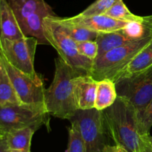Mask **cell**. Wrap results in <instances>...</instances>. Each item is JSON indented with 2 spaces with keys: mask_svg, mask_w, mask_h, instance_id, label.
Segmentation results:
<instances>
[{
  "mask_svg": "<svg viewBox=\"0 0 152 152\" xmlns=\"http://www.w3.org/2000/svg\"><path fill=\"white\" fill-rule=\"evenodd\" d=\"M3 137H4V135H3V134H2V133H1V131H0V139H1V138H2Z\"/></svg>",
  "mask_w": 152,
  "mask_h": 152,
  "instance_id": "30",
  "label": "cell"
},
{
  "mask_svg": "<svg viewBox=\"0 0 152 152\" xmlns=\"http://www.w3.org/2000/svg\"><path fill=\"white\" fill-rule=\"evenodd\" d=\"M149 142L151 143V146H152V136H149Z\"/></svg>",
  "mask_w": 152,
  "mask_h": 152,
  "instance_id": "29",
  "label": "cell"
},
{
  "mask_svg": "<svg viewBox=\"0 0 152 152\" xmlns=\"http://www.w3.org/2000/svg\"><path fill=\"white\" fill-rule=\"evenodd\" d=\"M53 18L54 20H56L62 25L66 34L77 43L88 41V40H95L97 37L98 33L92 31L83 27L69 23L64 20L63 18L59 17L56 15L53 16Z\"/></svg>",
  "mask_w": 152,
  "mask_h": 152,
  "instance_id": "20",
  "label": "cell"
},
{
  "mask_svg": "<svg viewBox=\"0 0 152 152\" xmlns=\"http://www.w3.org/2000/svg\"><path fill=\"white\" fill-rule=\"evenodd\" d=\"M79 75H81L60 58L55 59L53 79L45 93V108L50 116L70 120L75 115L77 108L74 97V83Z\"/></svg>",
  "mask_w": 152,
  "mask_h": 152,
  "instance_id": "2",
  "label": "cell"
},
{
  "mask_svg": "<svg viewBox=\"0 0 152 152\" xmlns=\"http://www.w3.org/2000/svg\"><path fill=\"white\" fill-rule=\"evenodd\" d=\"M140 152H152V146L149 142V137H148V140L147 141L146 144L145 145L143 148L140 151Z\"/></svg>",
  "mask_w": 152,
  "mask_h": 152,
  "instance_id": "28",
  "label": "cell"
},
{
  "mask_svg": "<svg viewBox=\"0 0 152 152\" xmlns=\"http://www.w3.org/2000/svg\"><path fill=\"white\" fill-rule=\"evenodd\" d=\"M69 139L67 152H86V146L77 125L71 123L68 130Z\"/></svg>",
  "mask_w": 152,
  "mask_h": 152,
  "instance_id": "22",
  "label": "cell"
},
{
  "mask_svg": "<svg viewBox=\"0 0 152 152\" xmlns=\"http://www.w3.org/2000/svg\"><path fill=\"white\" fill-rule=\"evenodd\" d=\"M0 58L2 61L20 102L28 105L45 107V93L46 89L42 77L32 78L13 66L1 53Z\"/></svg>",
  "mask_w": 152,
  "mask_h": 152,
  "instance_id": "9",
  "label": "cell"
},
{
  "mask_svg": "<svg viewBox=\"0 0 152 152\" xmlns=\"http://www.w3.org/2000/svg\"><path fill=\"white\" fill-rule=\"evenodd\" d=\"M43 28L46 40L49 45L57 51L59 58L81 75H90L94 61L80 55L77 42L66 34L62 25L54 20L53 16L45 18Z\"/></svg>",
  "mask_w": 152,
  "mask_h": 152,
  "instance_id": "4",
  "label": "cell"
},
{
  "mask_svg": "<svg viewBox=\"0 0 152 152\" xmlns=\"http://www.w3.org/2000/svg\"><path fill=\"white\" fill-rule=\"evenodd\" d=\"M95 41L98 45L97 58L112 49L132 43L119 30L111 32L98 33Z\"/></svg>",
  "mask_w": 152,
  "mask_h": 152,
  "instance_id": "16",
  "label": "cell"
},
{
  "mask_svg": "<svg viewBox=\"0 0 152 152\" xmlns=\"http://www.w3.org/2000/svg\"><path fill=\"white\" fill-rule=\"evenodd\" d=\"M45 107L24 104L0 105V131L3 135L13 130L33 127L37 130L43 125H48Z\"/></svg>",
  "mask_w": 152,
  "mask_h": 152,
  "instance_id": "5",
  "label": "cell"
},
{
  "mask_svg": "<svg viewBox=\"0 0 152 152\" xmlns=\"http://www.w3.org/2000/svg\"><path fill=\"white\" fill-rule=\"evenodd\" d=\"M10 151L7 140L4 136L2 138L0 139V152H10Z\"/></svg>",
  "mask_w": 152,
  "mask_h": 152,
  "instance_id": "27",
  "label": "cell"
},
{
  "mask_svg": "<svg viewBox=\"0 0 152 152\" xmlns=\"http://www.w3.org/2000/svg\"><path fill=\"white\" fill-rule=\"evenodd\" d=\"M104 125L115 145L129 152H140L150 135L140 134L137 113L126 98L117 96L114 104L102 110Z\"/></svg>",
  "mask_w": 152,
  "mask_h": 152,
  "instance_id": "1",
  "label": "cell"
},
{
  "mask_svg": "<svg viewBox=\"0 0 152 152\" xmlns=\"http://www.w3.org/2000/svg\"><path fill=\"white\" fill-rule=\"evenodd\" d=\"M97 80L88 75H79L74 83V97L77 110L94 108Z\"/></svg>",
  "mask_w": 152,
  "mask_h": 152,
  "instance_id": "11",
  "label": "cell"
},
{
  "mask_svg": "<svg viewBox=\"0 0 152 152\" xmlns=\"http://www.w3.org/2000/svg\"><path fill=\"white\" fill-rule=\"evenodd\" d=\"M116 85L110 79L97 80L94 108L102 111L112 105L117 98Z\"/></svg>",
  "mask_w": 152,
  "mask_h": 152,
  "instance_id": "15",
  "label": "cell"
},
{
  "mask_svg": "<svg viewBox=\"0 0 152 152\" xmlns=\"http://www.w3.org/2000/svg\"><path fill=\"white\" fill-rule=\"evenodd\" d=\"M106 16L117 20L124 21V22H134V21H140L142 19L143 16H137L129 10L127 6L124 3L123 0L117 1L111 8L107 10L105 13Z\"/></svg>",
  "mask_w": 152,
  "mask_h": 152,
  "instance_id": "21",
  "label": "cell"
},
{
  "mask_svg": "<svg viewBox=\"0 0 152 152\" xmlns=\"http://www.w3.org/2000/svg\"><path fill=\"white\" fill-rule=\"evenodd\" d=\"M25 37L7 0H0V37L12 40Z\"/></svg>",
  "mask_w": 152,
  "mask_h": 152,
  "instance_id": "13",
  "label": "cell"
},
{
  "mask_svg": "<svg viewBox=\"0 0 152 152\" xmlns=\"http://www.w3.org/2000/svg\"><path fill=\"white\" fill-rule=\"evenodd\" d=\"M10 152H21V151H10Z\"/></svg>",
  "mask_w": 152,
  "mask_h": 152,
  "instance_id": "31",
  "label": "cell"
},
{
  "mask_svg": "<svg viewBox=\"0 0 152 152\" xmlns=\"http://www.w3.org/2000/svg\"><path fill=\"white\" fill-rule=\"evenodd\" d=\"M137 125L141 135H150L152 127V100L142 111L137 114Z\"/></svg>",
  "mask_w": 152,
  "mask_h": 152,
  "instance_id": "23",
  "label": "cell"
},
{
  "mask_svg": "<svg viewBox=\"0 0 152 152\" xmlns=\"http://www.w3.org/2000/svg\"><path fill=\"white\" fill-rule=\"evenodd\" d=\"M102 152H129V151L126 150V149H125L124 148L121 147V146L120 145H107L104 148Z\"/></svg>",
  "mask_w": 152,
  "mask_h": 152,
  "instance_id": "26",
  "label": "cell"
},
{
  "mask_svg": "<svg viewBox=\"0 0 152 152\" xmlns=\"http://www.w3.org/2000/svg\"><path fill=\"white\" fill-rule=\"evenodd\" d=\"M152 41V37L132 42L106 52L94 61L90 75L96 80L115 82L135 57Z\"/></svg>",
  "mask_w": 152,
  "mask_h": 152,
  "instance_id": "3",
  "label": "cell"
},
{
  "mask_svg": "<svg viewBox=\"0 0 152 152\" xmlns=\"http://www.w3.org/2000/svg\"><path fill=\"white\" fill-rule=\"evenodd\" d=\"M37 128L33 127L13 130L4 135L10 151H18L21 152H31V145L32 137Z\"/></svg>",
  "mask_w": 152,
  "mask_h": 152,
  "instance_id": "14",
  "label": "cell"
},
{
  "mask_svg": "<svg viewBox=\"0 0 152 152\" xmlns=\"http://www.w3.org/2000/svg\"><path fill=\"white\" fill-rule=\"evenodd\" d=\"M22 104L17 96L2 61L0 58V105Z\"/></svg>",
  "mask_w": 152,
  "mask_h": 152,
  "instance_id": "19",
  "label": "cell"
},
{
  "mask_svg": "<svg viewBox=\"0 0 152 152\" xmlns=\"http://www.w3.org/2000/svg\"><path fill=\"white\" fill-rule=\"evenodd\" d=\"M152 66V41L146 47L144 48L134 59L131 62V63L126 67L123 74L120 76L119 78L123 77L132 75L137 74L140 72L144 71L146 69L149 68ZM118 78V79H119ZM117 79V80H118ZM116 80V81H117ZM115 83V82H114Z\"/></svg>",
  "mask_w": 152,
  "mask_h": 152,
  "instance_id": "18",
  "label": "cell"
},
{
  "mask_svg": "<svg viewBox=\"0 0 152 152\" xmlns=\"http://www.w3.org/2000/svg\"><path fill=\"white\" fill-rule=\"evenodd\" d=\"M117 95L127 99L140 113L152 100V66L115 81Z\"/></svg>",
  "mask_w": 152,
  "mask_h": 152,
  "instance_id": "8",
  "label": "cell"
},
{
  "mask_svg": "<svg viewBox=\"0 0 152 152\" xmlns=\"http://www.w3.org/2000/svg\"><path fill=\"white\" fill-rule=\"evenodd\" d=\"M19 25L25 19L37 10L49 5L45 0H7Z\"/></svg>",
  "mask_w": 152,
  "mask_h": 152,
  "instance_id": "17",
  "label": "cell"
},
{
  "mask_svg": "<svg viewBox=\"0 0 152 152\" xmlns=\"http://www.w3.org/2000/svg\"><path fill=\"white\" fill-rule=\"evenodd\" d=\"M38 44V40L33 37L12 40L0 37V53L15 68L32 78H38L40 75L34 69V58Z\"/></svg>",
  "mask_w": 152,
  "mask_h": 152,
  "instance_id": "7",
  "label": "cell"
},
{
  "mask_svg": "<svg viewBox=\"0 0 152 152\" xmlns=\"http://www.w3.org/2000/svg\"><path fill=\"white\" fill-rule=\"evenodd\" d=\"M53 9L50 5L37 10L25 19L20 24V28L25 37H35L39 44L49 45L44 34L43 21L49 16H55Z\"/></svg>",
  "mask_w": 152,
  "mask_h": 152,
  "instance_id": "12",
  "label": "cell"
},
{
  "mask_svg": "<svg viewBox=\"0 0 152 152\" xmlns=\"http://www.w3.org/2000/svg\"><path fill=\"white\" fill-rule=\"evenodd\" d=\"M117 1L119 0H96L86 10L80 13V15L84 16L103 15Z\"/></svg>",
  "mask_w": 152,
  "mask_h": 152,
  "instance_id": "24",
  "label": "cell"
},
{
  "mask_svg": "<svg viewBox=\"0 0 152 152\" xmlns=\"http://www.w3.org/2000/svg\"><path fill=\"white\" fill-rule=\"evenodd\" d=\"M77 49L80 55L91 61H94L98 55V45L95 40L79 42L77 43Z\"/></svg>",
  "mask_w": 152,
  "mask_h": 152,
  "instance_id": "25",
  "label": "cell"
},
{
  "mask_svg": "<svg viewBox=\"0 0 152 152\" xmlns=\"http://www.w3.org/2000/svg\"><path fill=\"white\" fill-rule=\"evenodd\" d=\"M63 19L69 23L83 27L96 33L118 31L124 28L129 22L117 20L106 15L84 16L78 14L77 16Z\"/></svg>",
  "mask_w": 152,
  "mask_h": 152,
  "instance_id": "10",
  "label": "cell"
},
{
  "mask_svg": "<svg viewBox=\"0 0 152 152\" xmlns=\"http://www.w3.org/2000/svg\"><path fill=\"white\" fill-rule=\"evenodd\" d=\"M69 121L78 128L86 144V152H102L109 145L107 143L109 136L104 125L102 111L95 108L77 110Z\"/></svg>",
  "mask_w": 152,
  "mask_h": 152,
  "instance_id": "6",
  "label": "cell"
}]
</instances>
